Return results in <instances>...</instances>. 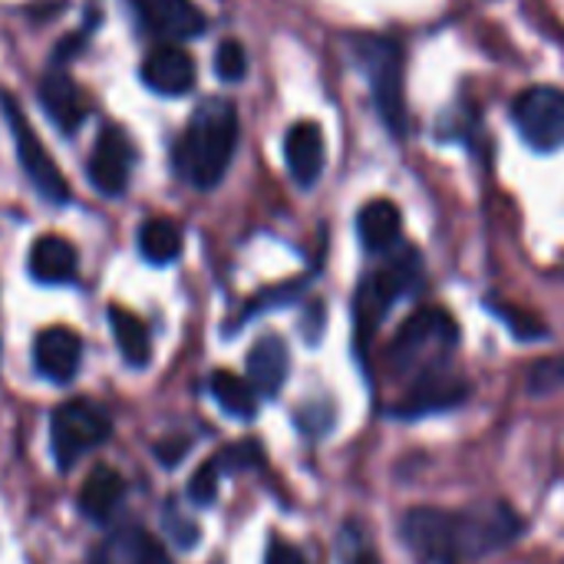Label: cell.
Wrapping results in <instances>:
<instances>
[{"label": "cell", "instance_id": "1", "mask_svg": "<svg viewBox=\"0 0 564 564\" xmlns=\"http://www.w3.org/2000/svg\"><path fill=\"white\" fill-rule=\"evenodd\" d=\"M525 535V519L509 502L469 509H410L400 519V539L420 564L482 562Z\"/></svg>", "mask_w": 564, "mask_h": 564}, {"label": "cell", "instance_id": "2", "mask_svg": "<svg viewBox=\"0 0 564 564\" xmlns=\"http://www.w3.org/2000/svg\"><path fill=\"white\" fill-rule=\"evenodd\" d=\"M459 350V324L443 307H420L406 317V324L387 344L383 364L393 380L416 387L423 380L453 373V360Z\"/></svg>", "mask_w": 564, "mask_h": 564}, {"label": "cell", "instance_id": "3", "mask_svg": "<svg viewBox=\"0 0 564 564\" xmlns=\"http://www.w3.org/2000/svg\"><path fill=\"white\" fill-rule=\"evenodd\" d=\"M238 145V109L228 99H208L195 109L182 142L175 145V169L202 192L215 188Z\"/></svg>", "mask_w": 564, "mask_h": 564}, {"label": "cell", "instance_id": "4", "mask_svg": "<svg viewBox=\"0 0 564 564\" xmlns=\"http://www.w3.org/2000/svg\"><path fill=\"white\" fill-rule=\"evenodd\" d=\"M423 278V261L413 248H400L383 268L370 271L357 294H354V347L357 357L367 360L370 347H373V334L380 330V324L387 321V314L393 311V304L406 294H413V288Z\"/></svg>", "mask_w": 564, "mask_h": 564}, {"label": "cell", "instance_id": "5", "mask_svg": "<svg viewBox=\"0 0 564 564\" xmlns=\"http://www.w3.org/2000/svg\"><path fill=\"white\" fill-rule=\"evenodd\" d=\"M50 443L59 469H73L86 453L102 446L112 433V420L102 406L93 400H69L56 406L53 423H50Z\"/></svg>", "mask_w": 564, "mask_h": 564}, {"label": "cell", "instance_id": "6", "mask_svg": "<svg viewBox=\"0 0 564 564\" xmlns=\"http://www.w3.org/2000/svg\"><path fill=\"white\" fill-rule=\"evenodd\" d=\"M0 106H3V119L10 126V135H13V145H17V159H20V169L26 172L30 185L53 205H63L69 202V185H66V175L59 172V165L53 162V155L46 152V145L40 142V135L33 132L30 119L23 116V109L13 102L10 93H0Z\"/></svg>", "mask_w": 564, "mask_h": 564}, {"label": "cell", "instance_id": "7", "mask_svg": "<svg viewBox=\"0 0 564 564\" xmlns=\"http://www.w3.org/2000/svg\"><path fill=\"white\" fill-rule=\"evenodd\" d=\"M357 56H360V63L367 69V79H370V89H373L380 116L387 119V126L393 132H403L406 112H403L400 46L390 43V40H380V36H367V40L357 43Z\"/></svg>", "mask_w": 564, "mask_h": 564}, {"label": "cell", "instance_id": "8", "mask_svg": "<svg viewBox=\"0 0 564 564\" xmlns=\"http://www.w3.org/2000/svg\"><path fill=\"white\" fill-rule=\"evenodd\" d=\"M512 119L535 152H558L564 145V89L532 86L512 102Z\"/></svg>", "mask_w": 564, "mask_h": 564}, {"label": "cell", "instance_id": "9", "mask_svg": "<svg viewBox=\"0 0 564 564\" xmlns=\"http://www.w3.org/2000/svg\"><path fill=\"white\" fill-rule=\"evenodd\" d=\"M129 169H132L129 139L122 135L119 126H106L96 135V145L89 155V182L102 195H122L129 182Z\"/></svg>", "mask_w": 564, "mask_h": 564}, {"label": "cell", "instance_id": "10", "mask_svg": "<svg viewBox=\"0 0 564 564\" xmlns=\"http://www.w3.org/2000/svg\"><path fill=\"white\" fill-rule=\"evenodd\" d=\"M36 370L53 383H69L83 367V340L69 327H46L36 334L33 344Z\"/></svg>", "mask_w": 564, "mask_h": 564}, {"label": "cell", "instance_id": "11", "mask_svg": "<svg viewBox=\"0 0 564 564\" xmlns=\"http://www.w3.org/2000/svg\"><path fill=\"white\" fill-rule=\"evenodd\" d=\"M142 83L162 96H185L195 86V59L178 43H162L142 59Z\"/></svg>", "mask_w": 564, "mask_h": 564}, {"label": "cell", "instance_id": "12", "mask_svg": "<svg viewBox=\"0 0 564 564\" xmlns=\"http://www.w3.org/2000/svg\"><path fill=\"white\" fill-rule=\"evenodd\" d=\"M40 102L43 112L63 129V132H76L83 126V119L89 116V102L86 93L73 83V76H66L63 69H50L40 79Z\"/></svg>", "mask_w": 564, "mask_h": 564}, {"label": "cell", "instance_id": "13", "mask_svg": "<svg viewBox=\"0 0 564 564\" xmlns=\"http://www.w3.org/2000/svg\"><path fill=\"white\" fill-rule=\"evenodd\" d=\"M288 373H291L288 344L278 334L261 337L248 354V383L254 387V393L261 400H274L288 383Z\"/></svg>", "mask_w": 564, "mask_h": 564}, {"label": "cell", "instance_id": "14", "mask_svg": "<svg viewBox=\"0 0 564 564\" xmlns=\"http://www.w3.org/2000/svg\"><path fill=\"white\" fill-rule=\"evenodd\" d=\"M89 564H169V558L145 529L122 525L96 545Z\"/></svg>", "mask_w": 564, "mask_h": 564}, {"label": "cell", "instance_id": "15", "mask_svg": "<svg viewBox=\"0 0 564 564\" xmlns=\"http://www.w3.org/2000/svg\"><path fill=\"white\" fill-rule=\"evenodd\" d=\"M288 172L301 188H311L324 172V132L317 122H294L284 139Z\"/></svg>", "mask_w": 564, "mask_h": 564}, {"label": "cell", "instance_id": "16", "mask_svg": "<svg viewBox=\"0 0 564 564\" xmlns=\"http://www.w3.org/2000/svg\"><path fill=\"white\" fill-rule=\"evenodd\" d=\"M26 264L40 284H69L76 278L79 254H76L73 241H66L63 235H43L33 241Z\"/></svg>", "mask_w": 564, "mask_h": 564}, {"label": "cell", "instance_id": "17", "mask_svg": "<svg viewBox=\"0 0 564 564\" xmlns=\"http://www.w3.org/2000/svg\"><path fill=\"white\" fill-rule=\"evenodd\" d=\"M400 231H403V215L390 198H373L357 215V235L370 254L393 251V245L400 241Z\"/></svg>", "mask_w": 564, "mask_h": 564}, {"label": "cell", "instance_id": "18", "mask_svg": "<svg viewBox=\"0 0 564 564\" xmlns=\"http://www.w3.org/2000/svg\"><path fill=\"white\" fill-rule=\"evenodd\" d=\"M122 496H126V479L116 469L99 466V469H93L86 476V482L79 489V509H83L86 519L102 522V519H109L119 509Z\"/></svg>", "mask_w": 564, "mask_h": 564}, {"label": "cell", "instance_id": "19", "mask_svg": "<svg viewBox=\"0 0 564 564\" xmlns=\"http://www.w3.org/2000/svg\"><path fill=\"white\" fill-rule=\"evenodd\" d=\"M109 324H112V337L119 344V354L129 367H145L149 354H152V340H149V327L142 324L139 314H132L129 307L112 304L109 307Z\"/></svg>", "mask_w": 564, "mask_h": 564}, {"label": "cell", "instance_id": "20", "mask_svg": "<svg viewBox=\"0 0 564 564\" xmlns=\"http://www.w3.org/2000/svg\"><path fill=\"white\" fill-rule=\"evenodd\" d=\"M208 390H212L215 403L228 416H235V420H254L258 416V400L261 397L254 393V387L248 380H241V377H235L228 370H215L212 380H208Z\"/></svg>", "mask_w": 564, "mask_h": 564}, {"label": "cell", "instance_id": "21", "mask_svg": "<svg viewBox=\"0 0 564 564\" xmlns=\"http://www.w3.org/2000/svg\"><path fill=\"white\" fill-rule=\"evenodd\" d=\"M139 251L152 264H172L182 254V231L172 218H149L139 228Z\"/></svg>", "mask_w": 564, "mask_h": 564}, {"label": "cell", "instance_id": "22", "mask_svg": "<svg viewBox=\"0 0 564 564\" xmlns=\"http://www.w3.org/2000/svg\"><path fill=\"white\" fill-rule=\"evenodd\" d=\"M152 30H159L169 40H188L198 36L205 30V13L192 3V0H172L152 23Z\"/></svg>", "mask_w": 564, "mask_h": 564}, {"label": "cell", "instance_id": "23", "mask_svg": "<svg viewBox=\"0 0 564 564\" xmlns=\"http://www.w3.org/2000/svg\"><path fill=\"white\" fill-rule=\"evenodd\" d=\"M337 558L340 564H380L367 532L360 529V522H347L337 535Z\"/></svg>", "mask_w": 564, "mask_h": 564}, {"label": "cell", "instance_id": "24", "mask_svg": "<svg viewBox=\"0 0 564 564\" xmlns=\"http://www.w3.org/2000/svg\"><path fill=\"white\" fill-rule=\"evenodd\" d=\"M215 73L225 83H238L248 73V53L238 40H225L215 53Z\"/></svg>", "mask_w": 564, "mask_h": 564}, {"label": "cell", "instance_id": "25", "mask_svg": "<svg viewBox=\"0 0 564 564\" xmlns=\"http://www.w3.org/2000/svg\"><path fill=\"white\" fill-rule=\"evenodd\" d=\"M492 307V314L496 317H502L506 324H509V330L519 337V340H542V337H549V330L542 327V321H535V317H522L516 307H502V304H489Z\"/></svg>", "mask_w": 564, "mask_h": 564}, {"label": "cell", "instance_id": "26", "mask_svg": "<svg viewBox=\"0 0 564 564\" xmlns=\"http://www.w3.org/2000/svg\"><path fill=\"white\" fill-rule=\"evenodd\" d=\"M218 469H221V463L212 459V463H205V466L192 476V486H188L192 502H198V506L215 502V492H218Z\"/></svg>", "mask_w": 564, "mask_h": 564}, {"label": "cell", "instance_id": "27", "mask_svg": "<svg viewBox=\"0 0 564 564\" xmlns=\"http://www.w3.org/2000/svg\"><path fill=\"white\" fill-rule=\"evenodd\" d=\"M264 564H311L304 555H301V549H294L291 542H284V539H271L268 542V549H264Z\"/></svg>", "mask_w": 564, "mask_h": 564}, {"label": "cell", "instance_id": "28", "mask_svg": "<svg viewBox=\"0 0 564 564\" xmlns=\"http://www.w3.org/2000/svg\"><path fill=\"white\" fill-rule=\"evenodd\" d=\"M132 3H135V10L142 13V20L152 26V23H155V17H159V13H162V10H165L172 0H132Z\"/></svg>", "mask_w": 564, "mask_h": 564}]
</instances>
